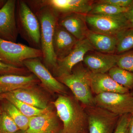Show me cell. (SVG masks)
Returning a JSON list of instances; mask_svg holds the SVG:
<instances>
[{
  "instance_id": "1",
  "label": "cell",
  "mask_w": 133,
  "mask_h": 133,
  "mask_svg": "<svg viewBox=\"0 0 133 133\" xmlns=\"http://www.w3.org/2000/svg\"><path fill=\"white\" fill-rule=\"evenodd\" d=\"M25 1L36 16L40 23L41 50L43 53V63L52 71L57 62L53 50V41L59 15L49 6L40 4L37 0Z\"/></svg>"
},
{
  "instance_id": "2",
  "label": "cell",
  "mask_w": 133,
  "mask_h": 133,
  "mask_svg": "<svg viewBox=\"0 0 133 133\" xmlns=\"http://www.w3.org/2000/svg\"><path fill=\"white\" fill-rule=\"evenodd\" d=\"M74 97L60 95L52 102L63 123L60 133H87L86 112Z\"/></svg>"
},
{
  "instance_id": "3",
  "label": "cell",
  "mask_w": 133,
  "mask_h": 133,
  "mask_svg": "<svg viewBox=\"0 0 133 133\" xmlns=\"http://www.w3.org/2000/svg\"><path fill=\"white\" fill-rule=\"evenodd\" d=\"M91 73L81 63L74 66L70 74L57 78L68 87L75 98L86 107L95 106L90 87Z\"/></svg>"
},
{
  "instance_id": "4",
  "label": "cell",
  "mask_w": 133,
  "mask_h": 133,
  "mask_svg": "<svg viewBox=\"0 0 133 133\" xmlns=\"http://www.w3.org/2000/svg\"><path fill=\"white\" fill-rule=\"evenodd\" d=\"M16 16L19 34L30 47L41 50L40 23L26 1H16Z\"/></svg>"
},
{
  "instance_id": "5",
  "label": "cell",
  "mask_w": 133,
  "mask_h": 133,
  "mask_svg": "<svg viewBox=\"0 0 133 133\" xmlns=\"http://www.w3.org/2000/svg\"><path fill=\"white\" fill-rule=\"evenodd\" d=\"M41 50L0 38V61L17 67H24L23 62L31 58H42Z\"/></svg>"
},
{
  "instance_id": "6",
  "label": "cell",
  "mask_w": 133,
  "mask_h": 133,
  "mask_svg": "<svg viewBox=\"0 0 133 133\" xmlns=\"http://www.w3.org/2000/svg\"><path fill=\"white\" fill-rule=\"evenodd\" d=\"M85 21L88 29L107 35L116 36L129 28L125 13L110 15L87 14Z\"/></svg>"
},
{
  "instance_id": "7",
  "label": "cell",
  "mask_w": 133,
  "mask_h": 133,
  "mask_svg": "<svg viewBox=\"0 0 133 133\" xmlns=\"http://www.w3.org/2000/svg\"><path fill=\"white\" fill-rule=\"evenodd\" d=\"M95 105L119 116L133 114V97L131 93L108 92L94 97Z\"/></svg>"
},
{
  "instance_id": "8",
  "label": "cell",
  "mask_w": 133,
  "mask_h": 133,
  "mask_svg": "<svg viewBox=\"0 0 133 133\" xmlns=\"http://www.w3.org/2000/svg\"><path fill=\"white\" fill-rule=\"evenodd\" d=\"M88 133H113L119 116L96 106L86 107Z\"/></svg>"
},
{
  "instance_id": "9",
  "label": "cell",
  "mask_w": 133,
  "mask_h": 133,
  "mask_svg": "<svg viewBox=\"0 0 133 133\" xmlns=\"http://www.w3.org/2000/svg\"><path fill=\"white\" fill-rule=\"evenodd\" d=\"M23 65L24 67L37 77L41 86L49 92L61 94L66 93L65 85L51 74L41 58L27 59L23 62Z\"/></svg>"
},
{
  "instance_id": "10",
  "label": "cell",
  "mask_w": 133,
  "mask_h": 133,
  "mask_svg": "<svg viewBox=\"0 0 133 133\" xmlns=\"http://www.w3.org/2000/svg\"><path fill=\"white\" fill-rule=\"evenodd\" d=\"M94 50L87 38L79 41L69 55L63 59L57 60L56 65L52 71L54 77L58 78L70 74L74 66L83 61L85 55Z\"/></svg>"
},
{
  "instance_id": "11",
  "label": "cell",
  "mask_w": 133,
  "mask_h": 133,
  "mask_svg": "<svg viewBox=\"0 0 133 133\" xmlns=\"http://www.w3.org/2000/svg\"><path fill=\"white\" fill-rule=\"evenodd\" d=\"M16 1L7 0L0 9V38L16 43L18 33L16 10Z\"/></svg>"
},
{
  "instance_id": "12",
  "label": "cell",
  "mask_w": 133,
  "mask_h": 133,
  "mask_svg": "<svg viewBox=\"0 0 133 133\" xmlns=\"http://www.w3.org/2000/svg\"><path fill=\"white\" fill-rule=\"evenodd\" d=\"M41 5L49 6L58 15L70 13L88 14L93 3L88 0H37Z\"/></svg>"
},
{
  "instance_id": "13",
  "label": "cell",
  "mask_w": 133,
  "mask_h": 133,
  "mask_svg": "<svg viewBox=\"0 0 133 133\" xmlns=\"http://www.w3.org/2000/svg\"><path fill=\"white\" fill-rule=\"evenodd\" d=\"M118 55L99 52H88L83 62L87 68L93 74H104L116 66Z\"/></svg>"
},
{
  "instance_id": "14",
  "label": "cell",
  "mask_w": 133,
  "mask_h": 133,
  "mask_svg": "<svg viewBox=\"0 0 133 133\" xmlns=\"http://www.w3.org/2000/svg\"><path fill=\"white\" fill-rule=\"evenodd\" d=\"M57 114L51 110L39 116L30 119L26 133H60V127Z\"/></svg>"
},
{
  "instance_id": "15",
  "label": "cell",
  "mask_w": 133,
  "mask_h": 133,
  "mask_svg": "<svg viewBox=\"0 0 133 133\" xmlns=\"http://www.w3.org/2000/svg\"><path fill=\"white\" fill-rule=\"evenodd\" d=\"M85 15L76 13L59 15L57 23L78 41H81L86 38L88 30Z\"/></svg>"
},
{
  "instance_id": "16",
  "label": "cell",
  "mask_w": 133,
  "mask_h": 133,
  "mask_svg": "<svg viewBox=\"0 0 133 133\" xmlns=\"http://www.w3.org/2000/svg\"><path fill=\"white\" fill-rule=\"evenodd\" d=\"M78 41L57 23L53 41V50L57 60L63 59L69 55Z\"/></svg>"
},
{
  "instance_id": "17",
  "label": "cell",
  "mask_w": 133,
  "mask_h": 133,
  "mask_svg": "<svg viewBox=\"0 0 133 133\" xmlns=\"http://www.w3.org/2000/svg\"><path fill=\"white\" fill-rule=\"evenodd\" d=\"M90 87L93 94L98 95L108 92L127 93L129 90L120 85L107 73H91Z\"/></svg>"
},
{
  "instance_id": "18",
  "label": "cell",
  "mask_w": 133,
  "mask_h": 133,
  "mask_svg": "<svg viewBox=\"0 0 133 133\" xmlns=\"http://www.w3.org/2000/svg\"><path fill=\"white\" fill-rule=\"evenodd\" d=\"M39 82L38 79L33 74L26 76L10 74L1 76L0 94L36 85Z\"/></svg>"
},
{
  "instance_id": "19",
  "label": "cell",
  "mask_w": 133,
  "mask_h": 133,
  "mask_svg": "<svg viewBox=\"0 0 133 133\" xmlns=\"http://www.w3.org/2000/svg\"><path fill=\"white\" fill-rule=\"evenodd\" d=\"M36 85L9 92L17 99L37 108L45 109L50 107L47 97Z\"/></svg>"
},
{
  "instance_id": "20",
  "label": "cell",
  "mask_w": 133,
  "mask_h": 133,
  "mask_svg": "<svg viewBox=\"0 0 133 133\" xmlns=\"http://www.w3.org/2000/svg\"><path fill=\"white\" fill-rule=\"evenodd\" d=\"M94 49L99 52L114 54L116 52L117 39L116 36L96 33L88 29L86 34Z\"/></svg>"
},
{
  "instance_id": "21",
  "label": "cell",
  "mask_w": 133,
  "mask_h": 133,
  "mask_svg": "<svg viewBox=\"0 0 133 133\" xmlns=\"http://www.w3.org/2000/svg\"><path fill=\"white\" fill-rule=\"evenodd\" d=\"M1 99L6 100L11 102L23 114L29 118L44 114L52 110L50 107L45 109H39L34 107L17 99L10 92L2 94Z\"/></svg>"
},
{
  "instance_id": "22",
  "label": "cell",
  "mask_w": 133,
  "mask_h": 133,
  "mask_svg": "<svg viewBox=\"0 0 133 133\" xmlns=\"http://www.w3.org/2000/svg\"><path fill=\"white\" fill-rule=\"evenodd\" d=\"M1 107L2 111L9 115L20 130L26 132L28 128L30 118L24 115L14 105L6 100L3 102Z\"/></svg>"
},
{
  "instance_id": "23",
  "label": "cell",
  "mask_w": 133,
  "mask_h": 133,
  "mask_svg": "<svg viewBox=\"0 0 133 133\" xmlns=\"http://www.w3.org/2000/svg\"><path fill=\"white\" fill-rule=\"evenodd\" d=\"M108 74L120 85L129 90L133 89V72L116 66L109 70Z\"/></svg>"
},
{
  "instance_id": "24",
  "label": "cell",
  "mask_w": 133,
  "mask_h": 133,
  "mask_svg": "<svg viewBox=\"0 0 133 133\" xmlns=\"http://www.w3.org/2000/svg\"><path fill=\"white\" fill-rule=\"evenodd\" d=\"M129 8L118 7L98 1L95 3H93L91 9L88 14L107 15H118L126 13Z\"/></svg>"
},
{
  "instance_id": "25",
  "label": "cell",
  "mask_w": 133,
  "mask_h": 133,
  "mask_svg": "<svg viewBox=\"0 0 133 133\" xmlns=\"http://www.w3.org/2000/svg\"><path fill=\"white\" fill-rule=\"evenodd\" d=\"M117 39L116 52L121 54L133 49V28L125 30L116 36Z\"/></svg>"
},
{
  "instance_id": "26",
  "label": "cell",
  "mask_w": 133,
  "mask_h": 133,
  "mask_svg": "<svg viewBox=\"0 0 133 133\" xmlns=\"http://www.w3.org/2000/svg\"><path fill=\"white\" fill-rule=\"evenodd\" d=\"M19 130L12 119L2 110L0 115V133H15Z\"/></svg>"
},
{
  "instance_id": "27",
  "label": "cell",
  "mask_w": 133,
  "mask_h": 133,
  "mask_svg": "<svg viewBox=\"0 0 133 133\" xmlns=\"http://www.w3.org/2000/svg\"><path fill=\"white\" fill-rule=\"evenodd\" d=\"M116 66L133 72V50L118 55Z\"/></svg>"
},
{
  "instance_id": "28",
  "label": "cell",
  "mask_w": 133,
  "mask_h": 133,
  "mask_svg": "<svg viewBox=\"0 0 133 133\" xmlns=\"http://www.w3.org/2000/svg\"><path fill=\"white\" fill-rule=\"evenodd\" d=\"M30 72L25 67H17L6 64L0 61V76L10 74L26 76Z\"/></svg>"
},
{
  "instance_id": "29",
  "label": "cell",
  "mask_w": 133,
  "mask_h": 133,
  "mask_svg": "<svg viewBox=\"0 0 133 133\" xmlns=\"http://www.w3.org/2000/svg\"><path fill=\"white\" fill-rule=\"evenodd\" d=\"M131 114H126L119 116L113 133H128Z\"/></svg>"
},
{
  "instance_id": "30",
  "label": "cell",
  "mask_w": 133,
  "mask_h": 133,
  "mask_svg": "<svg viewBox=\"0 0 133 133\" xmlns=\"http://www.w3.org/2000/svg\"><path fill=\"white\" fill-rule=\"evenodd\" d=\"M101 2L108 3L118 7L129 8L133 4V0H100Z\"/></svg>"
},
{
  "instance_id": "31",
  "label": "cell",
  "mask_w": 133,
  "mask_h": 133,
  "mask_svg": "<svg viewBox=\"0 0 133 133\" xmlns=\"http://www.w3.org/2000/svg\"><path fill=\"white\" fill-rule=\"evenodd\" d=\"M125 15L128 20L133 18V4L129 8L128 10L125 13Z\"/></svg>"
},
{
  "instance_id": "32",
  "label": "cell",
  "mask_w": 133,
  "mask_h": 133,
  "mask_svg": "<svg viewBox=\"0 0 133 133\" xmlns=\"http://www.w3.org/2000/svg\"><path fill=\"white\" fill-rule=\"evenodd\" d=\"M128 133H133V114H131V119L129 125Z\"/></svg>"
},
{
  "instance_id": "33",
  "label": "cell",
  "mask_w": 133,
  "mask_h": 133,
  "mask_svg": "<svg viewBox=\"0 0 133 133\" xmlns=\"http://www.w3.org/2000/svg\"><path fill=\"white\" fill-rule=\"evenodd\" d=\"M129 28H133V18L128 20Z\"/></svg>"
},
{
  "instance_id": "34",
  "label": "cell",
  "mask_w": 133,
  "mask_h": 133,
  "mask_svg": "<svg viewBox=\"0 0 133 133\" xmlns=\"http://www.w3.org/2000/svg\"><path fill=\"white\" fill-rule=\"evenodd\" d=\"M5 0H0V9L1 8L6 2Z\"/></svg>"
},
{
  "instance_id": "35",
  "label": "cell",
  "mask_w": 133,
  "mask_h": 133,
  "mask_svg": "<svg viewBox=\"0 0 133 133\" xmlns=\"http://www.w3.org/2000/svg\"><path fill=\"white\" fill-rule=\"evenodd\" d=\"M15 133H26V131H22V130H20Z\"/></svg>"
},
{
  "instance_id": "36",
  "label": "cell",
  "mask_w": 133,
  "mask_h": 133,
  "mask_svg": "<svg viewBox=\"0 0 133 133\" xmlns=\"http://www.w3.org/2000/svg\"><path fill=\"white\" fill-rule=\"evenodd\" d=\"M2 111V108H1V107H0V115H1Z\"/></svg>"
},
{
  "instance_id": "37",
  "label": "cell",
  "mask_w": 133,
  "mask_h": 133,
  "mask_svg": "<svg viewBox=\"0 0 133 133\" xmlns=\"http://www.w3.org/2000/svg\"><path fill=\"white\" fill-rule=\"evenodd\" d=\"M131 95H132V96L133 97V91H132V92H131Z\"/></svg>"
},
{
  "instance_id": "38",
  "label": "cell",
  "mask_w": 133,
  "mask_h": 133,
  "mask_svg": "<svg viewBox=\"0 0 133 133\" xmlns=\"http://www.w3.org/2000/svg\"><path fill=\"white\" fill-rule=\"evenodd\" d=\"M1 94H0V99H1Z\"/></svg>"
}]
</instances>
